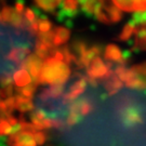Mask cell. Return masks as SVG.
Segmentation results:
<instances>
[{
	"instance_id": "obj_1",
	"label": "cell",
	"mask_w": 146,
	"mask_h": 146,
	"mask_svg": "<svg viewBox=\"0 0 146 146\" xmlns=\"http://www.w3.org/2000/svg\"><path fill=\"white\" fill-rule=\"evenodd\" d=\"M69 74L70 69L66 63L51 58L47 60L43 64L41 74L39 76V82L49 84L52 86L63 84L67 80Z\"/></svg>"
},
{
	"instance_id": "obj_2",
	"label": "cell",
	"mask_w": 146,
	"mask_h": 146,
	"mask_svg": "<svg viewBox=\"0 0 146 146\" xmlns=\"http://www.w3.org/2000/svg\"><path fill=\"white\" fill-rule=\"evenodd\" d=\"M43 64H44L43 60L38 58L34 53V54H29L26 58V60L22 63V67L28 72L33 80H36V81L38 80L39 81V76L41 74Z\"/></svg>"
},
{
	"instance_id": "obj_3",
	"label": "cell",
	"mask_w": 146,
	"mask_h": 146,
	"mask_svg": "<svg viewBox=\"0 0 146 146\" xmlns=\"http://www.w3.org/2000/svg\"><path fill=\"white\" fill-rule=\"evenodd\" d=\"M106 73H107V67L101 58H96L89 65L88 75L91 79L101 78V77L105 76Z\"/></svg>"
},
{
	"instance_id": "obj_4",
	"label": "cell",
	"mask_w": 146,
	"mask_h": 146,
	"mask_svg": "<svg viewBox=\"0 0 146 146\" xmlns=\"http://www.w3.org/2000/svg\"><path fill=\"white\" fill-rule=\"evenodd\" d=\"M12 144L14 146H36V142L34 139V133L23 131L12 139Z\"/></svg>"
},
{
	"instance_id": "obj_5",
	"label": "cell",
	"mask_w": 146,
	"mask_h": 146,
	"mask_svg": "<svg viewBox=\"0 0 146 146\" xmlns=\"http://www.w3.org/2000/svg\"><path fill=\"white\" fill-rule=\"evenodd\" d=\"M88 84V80L84 78H81L80 80H78L75 84H73L69 91L65 94V100L67 101H73V100H77L80 94L82 93L86 89V86Z\"/></svg>"
},
{
	"instance_id": "obj_6",
	"label": "cell",
	"mask_w": 146,
	"mask_h": 146,
	"mask_svg": "<svg viewBox=\"0 0 146 146\" xmlns=\"http://www.w3.org/2000/svg\"><path fill=\"white\" fill-rule=\"evenodd\" d=\"M12 77H13V82H14L16 87H19V89L26 87L28 84H31V81H33V78L31 77V75L24 68L17 69L15 73L13 74Z\"/></svg>"
},
{
	"instance_id": "obj_7",
	"label": "cell",
	"mask_w": 146,
	"mask_h": 146,
	"mask_svg": "<svg viewBox=\"0 0 146 146\" xmlns=\"http://www.w3.org/2000/svg\"><path fill=\"white\" fill-rule=\"evenodd\" d=\"M31 54L29 52V49L27 48H20V47H14L12 50H11L7 58H9L10 61H13V62L20 63V62H24L26 58Z\"/></svg>"
},
{
	"instance_id": "obj_8",
	"label": "cell",
	"mask_w": 146,
	"mask_h": 146,
	"mask_svg": "<svg viewBox=\"0 0 146 146\" xmlns=\"http://www.w3.org/2000/svg\"><path fill=\"white\" fill-rule=\"evenodd\" d=\"M91 110V104L88 100L86 99H77L75 100L74 104L70 107V111L73 113H79L81 115L84 114H88Z\"/></svg>"
},
{
	"instance_id": "obj_9",
	"label": "cell",
	"mask_w": 146,
	"mask_h": 146,
	"mask_svg": "<svg viewBox=\"0 0 146 146\" xmlns=\"http://www.w3.org/2000/svg\"><path fill=\"white\" fill-rule=\"evenodd\" d=\"M55 35H54V41L53 44H62L64 42H66L69 38V31L66 27H58L55 29Z\"/></svg>"
},
{
	"instance_id": "obj_10",
	"label": "cell",
	"mask_w": 146,
	"mask_h": 146,
	"mask_svg": "<svg viewBox=\"0 0 146 146\" xmlns=\"http://www.w3.org/2000/svg\"><path fill=\"white\" fill-rule=\"evenodd\" d=\"M100 53V49L98 47H93L90 50H87L82 56H80V61L84 66H89L91 62L96 58L98 54Z\"/></svg>"
},
{
	"instance_id": "obj_11",
	"label": "cell",
	"mask_w": 146,
	"mask_h": 146,
	"mask_svg": "<svg viewBox=\"0 0 146 146\" xmlns=\"http://www.w3.org/2000/svg\"><path fill=\"white\" fill-rule=\"evenodd\" d=\"M15 102H16V108L21 111H29L34 108V105L31 103L29 99H26L22 95H16L15 96Z\"/></svg>"
},
{
	"instance_id": "obj_12",
	"label": "cell",
	"mask_w": 146,
	"mask_h": 146,
	"mask_svg": "<svg viewBox=\"0 0 146 146\" xmlns=\"http://www.w3.org/2000/svg\"><path fill=\"white\" fill-rule=\"evenodd\" d=\"M35 5L38 8H40L41 10H44L47 11V12H54L58 7H61V1H52V0H49V1H37V2H35Z\"/></svg>"
},
{
	"instance_id": "obj_13",
	"label": "cell",
	"mask_w": 146,
	"mask_h": 146,
	"mask_svg": "<svg viewBox=\"0 0 146 146\" xmlns=\"http://www.w3.org/2000/svg\"><path fill=\"white\" fill-rule=\"evenodd\" d=\"M49 53H50V48L43 44L41 42H38L36 44V54L38 58H40L41 60H44L49 56Z\"/></svg>"
},
{
	"instance_id": "obj_14",
	"label": "cell",
	"mask_w": 146,
	"mask_h": 146,
	"mask_svg": "<svg viewBox=\"0 0 146 146\" xmlns=\"http://www.w3.org/2000/svg\"><path fill=\"white\" fill-rule=\"evenodd\" d=\"M11 131H12V125L8 122V120H0V136L11 135Z\"/></svg>"
},
{
	"instance_id": "obj_15",
	"label": "cell",
	"mask_w": 146,
	"mask_h": 146,
	"mask_svg": "<svg viewBox=\"0 0 146 146\" xmlns=\"http://www.w3.org/2000/svg\"><path fill=\"white\" fill-rule=\"evenodd\" d=\"M63 92H64V86H63V84L52 86L48 91H46V93L48 94V96H53V98H58L60 95H62Z\"/></svg>"
},
{
	"instance_id": "obj_16",
	"label": "cell",
	"mask_w": 146,
	"mask_h": 146,
	"mask_svg": "<svg viewBox=\"0 0 146 146\" xmlns=\"http://www.w3.org/2000/svg\"><path fill=\"white\" fill-rule=\"evenodd\" d=\"M34 91H35V84H28L26 87H24V88H20L19 89V93L20 95L22 96H24V98H26V99H29L33 96V93H34Z\"/></svg>"
},
{
	"instance_id": "obj_17",
	"label": "cell",
	"mask_w": 146,
	"mask_h": 146,
	"mask_svg": "<svg viewBox=\"0 0 146 146\" xmlns=\"http://www.w3.org/2000/svg\"><path fill=\"white\" fill-rule=\"evenodd\" d=\"M82 118H84V115H81L79 113L70 111L67 117V123L68 125H76V123H79L82 120Z\"/></svg>"
},
{
	"instance_id": "obj_18",
	"label": "cell",
	"mask_w": 146,
	"mask_h": 146,
	"mask_svg": "<svg viewBox=\"0 0 146 146\" xmlns=\"http://www.w3.org/2000/svg\"><path fill=\"white\" fill-rule=\"evenodd\" d=\"M78 1H63L61 2V8L60 9H64V10L72 11V12H77V7H78Z\"/></svg>"
},
{
	"instance_id": "obj_19",
	"label": "cell",
	"mask_w": 146,
	"mask_h": 146,
	"mask_svg": "<svg viewBox=\"0 0 146 146\" xmlns=\"http://www.w3.org/2000/svg\"><path fill=\"white\" fill-rule=\"evenodd\" d=\"M51 27H52V24L49 20H44V21H39L38 20V31H41V34L49 33L51 31Z\"/></svg>"
},
{
	"instance_id": "obj_20",
	"label": "cell",
	"mask_w": 146,
	"mask_h": 146,
	"mask_svg": "<svg viewBox=\"0 0 146 146\" xmlns=\"http://www.w3.org/2000/svg\"><path fill=\"white\" fill-rule=\"evenodd\" d=\"M24 17H25V21H27L28 23H33V22H35L37 20L31 9H25V11H24Z\"/></svg>"
},
{
	"instance_id": "obj_21",
	"label": "cell",
	"mask_w": 146,
	"mask_h": 146,
	"mask_svg": "<svg viewBox=\"0 0 146 146\" xmlns=\"http://www.w3.org/2000/svg\"><path fill=\"white\" fill-rule=\"evenodd\" d=\"M34 139H35V142H36L37 145H40V144H43L44 141H46V135L42 132L37 131V132L34 133Z\"/></svg>"
},
{
	"instance_id": "obj_22",
	"label": "cell",
	"mask_w": 146,
	"mask_h": 146,
	"mask_svg": "<svg viewBox=\"0 0 146 146\" xmlns=\"http://www.w3.org/2000/svg\"><path fill=\"white\" fill-rule=\"evenodd\" d=\"M118 56V53L116 52V48L113 47V46H110L106 49V58H117Z\"/></svg>"
},
{
	"instance_id": "obj_23",
	"label": "cell",
	"mask_w": 146,
	"mask_h": 146,
	"mask_svg": "<svg viewBox=\"0 0 146 146\" xmlns=\"http://www.w3.org/2000/svg\"><path fill=\"white\" fill-rule=\"evenodd\" d=\"M15 10L17 11V12H20V13H22L23 11H25V9H24V1H20V2H16Z\"/></svg>"
},
{
	"instance_id": "obj_24",
	"label": "cell",
	"mask_w": 146,
	"mask_h": 146,
	"mask_svg": "<svg viewBox=\"0 0 146 146\" xmlns=\"http://www.w3.org/2000/svg\"><path fill=\"white\" fill-rule=\"evenodd\" d=\"M64 23H65V26L67 27V29H69V28H72V27L74 26V22L72 19H69V20H67V21H65Z\"/></svg>"
},
{
	"instance_id": "obj_25",
	"label": "cell",
	"mask_w": 146,
	"mask_h": 146,
	"mask_svg": "<svg viewBox=\"0 0 146 146\" xmlns=\"http://www.w3.org/2000/svg\"><path fill=\"white\" fill-rule=\"evenodd\" d=\"M0 146H8L7 143H0Z\"/></svg>"
},
{
	"instance_id": "obj_26",
	"label": "cell",
	"mask_w": 146,
	"mask_h": 146,
	"mask_svg": "<svg viewBox=\"0 0 146 146\" xmlns=\"http://www.w3.org/2000/svg\"><path fill=\"white\" fill-rule=\"evenodd\" d=\"M1 103H2V101H1V100H0V105H1Z\"/></svg>"
}]
</instances>
